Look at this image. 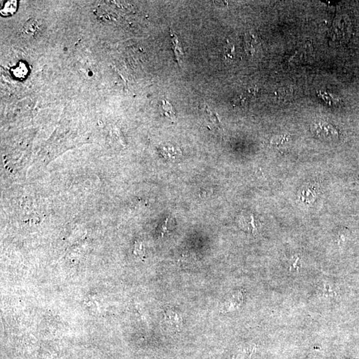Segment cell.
<instances>
[{
  "instance_id": "1",
  "label": "cell",
  "mask_w": 359,
  "mask_h": 359,
  "mask_svg": "<svg viewBox=\"0 0 359 359\" xmlns=\"http://www.w3.org/2000/svg\"><path fill=\"white\" fill-rule=\"evenodd\" d=\"M341 295L339 286L330 279H323L317 284L314 291L315 300L324 303H330L337 300Z\"/></svg>"
},
{
  "instance_id": "2",
  "label": "cell",
  "mask_w": 359,
  "mask_h": 359,
  "mask_svg": "<svg viewBox=\"0 0 359 359\" xmlns=\"http://www.w3.org/2000/svg\"><path fill=\"white\" fill-rule=\"evenodd\" d=\"M311 132L319 138L333 139L339 137V131L332 124L327 121H319L312 124Z\"/></svg>"
},
{
  "instance_id": "3",
  "label": "cell",
  "mask_w": 359,
  "mask_h": 359,
  "mask_svg": "<svg viewBox=\"0 0 359 359\" xmlns=\"http://www.w3.org/2000/svg\"><path fill=\"white\" fill-rule=\"evenodd\" d=\"M244 293L243 291L238 290L233 293L225 301L223 305V311L225 312L234 311L238 309L244 304Z\"/></svg>"
},
{
  "instance_id": "4",
  "label": "cell",
  "mask_w": 359,
  "mask_h": 359,
  "mask_svg": "<svg viewBox=\"0 0 359 359\" xmlns=\"http://www.w3.org/2000/svg\"><path fill=\"white\" fill-rule=\"evenodd\" d=\"M41 31H42V24H41L40 21L35 18L28 20L22 29L24 34L29 38H34L40 35Z\"/></svg>"
},
{
  "instance_id": "5",
  "label": "cell",
  "mask_w": 359,
  "mask_h": 359,
  "mask_svg": "<svg viewBox=\"0 0 359 359\" xmlns=\"http://www.w3.org/2000/svg\"><path fill=\"white\" fill-rule=\"evenodd\" d=\"M346 28H350V24H347L345 18H338L335 24H334L332 30V37L334 40L338 41L340 39L341 41H343L346 38V35L350 33V31L346 30Z\"/></svg>"
},
{
  "instance_id": "6",
  "label": "cell",
  "mask_w": 359,
  "mask_h": 359,
  "mask_svg": "<svg viewBox=\"0 0 359 359\" xmlns=\"http://www.w3.org/2000/svg\"><path fill=\"white\" fill-rule=\"evenodd\" d=\"M311 51V46L307 43L304 44V46L299 48L298 50L289 56L288 61L291 63H298L304 61L309 56Z\"/></svg>"
},
{
  "instance_id": "7",
  "label": "cell",
  "mask_w": 359,
  "mask_h": 359,
  "mask_svg": "<svg viewBox=\"0 0 359 359\" xmlns=\"http://www.w3.org/2000/svg\"><path fill=\"white\" fill-rule=\"evenodd\" d=\"M165 321L172 328L179 330L182 325L181 315L174 310L168 309L165 311Z\"/></svg>"
},
{
  "instance_id": "8",
  "label": "cell",
  "mask_w": 359,
  "mask_h": 359,
  "mask_svg": "<svg viewBox=\"0 0 359 359\" xmlns=\"http://www.w3.org/2000/svg\"><path fill=\"white\" fill-rule=\"evenodd\" d=\"M259 42L256 37L253 34L246 35L245 39V47L246 52L251 55H254L257 52V48H259Z\"/></svg>"
},
{
  "instance_id": "9",
  "label": "cell",
  "mask_w": 359,
  "mask_h": 359,
  "mask_svg": "<svg viewBox=\"0 0 359 359\" xmlns=\"http://www.w3.org/2000/svg\"><path fill=\"white\" fill-rule=\"evenodd\" d=\"M1 14L3 16H9L14 14L18 8V1L16 0H9L3 3L1 7Z\"/></svg>"
},
{
  "instance_id": "10",
  "label": "cell",
  "mask_w": 359,
  "mask_h": 359,
  "mask_svg": "<svg viewBox=\"0 0 359 359\" xmlns=\"http://www.w3.org/2000/svg\"><path fill=\"white\" fill-rule=\"evenodd\" d=\"M301 258L298 255H295L289 259L288 262V270L291 273L298 274L302 269Z\"/></svg>"
},
{
  "instance_id": "11",
  "label": "cell",
  "mask_w": 359,
  "mask_h": 359,
  "mask_svg": "<svg viewBox=\"0 0 359 359\" xmlns=\"http://www.w3.org/2000/svg\"><path fill=\"white\" fill-rule=\"evenodd\" d=\"M163 115L170 119H174L176 117L175 112L170 103L168 101H163Z\"/></svg>"
},
{
  "instance_id": "12",
  "label": "cell",
  "mask_w": 359,
  "mask_h": 359,
  "mask_svg": "<svg viewBox=\"0 0 359 359\" xmlns=\"http://www.w3.org/2000/svg\"><path fill=\"white\" fill-rule=\"evenodd\" d=\"M162 154L166 159H174L176 155H178V150L173 146H163L161 148Z\"/></svg>"
},
{
  "instance_id": "13",
  "label": "cell",
  "mask_w": 359,
  "mask_h": 359,
  "mask_svg": "<svg viewBox=\"0 0 359 359\" xmlns=\"http://www.w3.org/2000/svg\"><path fill=\"white\" fill-rule=\"evenodd\" d=\"M13 74L18 78H24L28 74V69L25 64L20 63L16 68L13 70Z\"/></svg>"
},
{
  "instance_id": "14",
  "label": "cell",
  "mask_w": 359,
  "mask_h": 359,
  "mask_svg": "<svg viewBox=\"0 0 359 359\" xmlns=\"http://www.w3.org/2000/svg\"><path fill=\"white\" fill-rule=\"evenodd\" d=\"M234 46L230 45V46L227 47L226 50H225V56L228 58H233L234 55Z\"/></svg>"
},
{
  "instance_id": "15",
  "label": "cell",
  "mask_w": 359,
  "mask_h": 359,
  "mask_svg": "<svg viewBox=\"0 0 359 359\" xmlns=\"http://www.w3.org/2000/svg\"><path fill=\"white\" fill-rule=\"evenodd\" d=\"M331 359H351L347 358V357H333V358H332Z\"/></svg>"
}]
</instances>
